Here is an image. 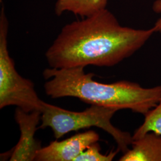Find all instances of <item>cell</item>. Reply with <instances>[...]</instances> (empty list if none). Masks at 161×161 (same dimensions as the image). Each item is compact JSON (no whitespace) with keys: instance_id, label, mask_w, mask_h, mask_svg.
I'll return each mask as SVG.
<instances>
[{"instance_id":"5b68a950","label":"cell","mask_w":161,"mask_h":161,"mask_svg":"<svg viewBox=\"0 0 161 161\" xmlns=\"http://www.w3.org/2000/svg\"><path fill=\"white\" fill-rule=\"evenodd\" d=\"M99 140V135L92 130L78 133L62 141L56 140L41 147L35 161H75L82 152Z\"/></svg>"},{"instance_id":"8fae6325","label":"cell","mask_w":161,"mask_h":161,"mask_svg":"<svg viewBox=\"0 0 161 161\" xmlns=\"http://www.w3.org/2000/svg\"><path fill=\"white\" fill-rule=\"evenodd\" d=\"M153 10L156 13H161V0H156L153 5ZM152 29L155 32H161V17L157 20Z\"/></svg>"},{"instance_id":"ba28073f","label":"cell","mask_w":161,"mask_h":161,"mask_svg":"<svg viewBox=\"0 0 161 161\" xmlns=\"http://www.w3.org/2000/svg\"><path fill=\"white\" fill-rule=\"evenodd\" d=\"M109 0H57L54 7L56 14L71 12L81 18L87 17L106 8Z\"/></svg>"},{"instance_id":"30bf717a","label":"cell","mask_w":161,"mask_h":161,"mask_svg":"<svg viewBox=\"0 0 161 161\" xmlns=\"http://www.w3.org/2000/svg\"><path fill=\"white\" fill-rule=\"evenodd\" d=\"M100 146L97 142L90 145L85 151L78 156L75 161H111L114 160L119 151L111 150L108 154H102L100 152Z\"/></svg>"},{"instance_id":"277c9868","label":"cell","mask_w":161,"mask_h":161,"mask_svg":"<svg viewBox=\"0 0 161 161\" xmlns=\"http://www.w3.org/2000/svg\"><path fill=\"white\" fill-rule=\"evenodd\" d=\"M0 12V109L15 106L26 112L40 111L43 102L31 80L19 74L8 50V21L2 1Z\"/></svg>"},{"instance_id":"3957f363","label":"cell","mask_w":161,"mask_h":161,"mask_svg":"<svg viewBox=\"0 0 161 161\" xmlns=\"http://www.w3.org/2000/svg\"><path fill=\"white\" fill-rule=\"evenodd\" d=\"M118 110L96 104L82 112L64 109L43 102L41 124L39 129L50 128L56 140L72 131L96 127L108 132L115 140L118 149L123 153L129 149L132 142V136L114 127L111 119Z\"/></svg>"},{"instance_id":"7a4b0ae2","label":"cell","mask_w":161,"mask_h":161,"mask_svg":"<svg viewBox=\"0 0 161 161\" xmlns=\"http://www.w3.org/2000/svg\"><path fill=\"white\" fill-rule=\"evenodd\" d=\"M84 67L47 68L43 76L47 95L52 98L71 97L90 104L119 110L130 109L145 115L161 98V86L144 88L136 82L121 80L111 84L93 80Z\"/></svg>"},{"instance_id":"52a82bcc","label":"cell","mask_w":161,"mask_h":161,"mask_svg":"<svg viewBox=\"0 0 161 161\" xmlns=\"http://www.w3.org/2000/svg\"><path fill=\"white\" fill-rule=\"evenodd\" d=\"M132 147L123 153L120 161H161V135L149 132L132 140Z\"/></svg>"},{"instance_id":"8992f818","label":"cell","mask_w":161,"mask_h":161,"mask_svg":"<svg viewBox=\"0 0 161 161\" xmlns=\"http://www.w3.org/2000/svg\"><path fill=\"white\" fill-rule=\"evenodd\" d=\"M14 117L19 127L20 137L10 154V161H35L38 151L42 147L40 142L35 138L41 121V112H26L17 108Z\"/></svg>"},{"instance_id":"6da1fadb","label":"cell","mask_w":161,"mask_h":161,"mask_svg":"<svg viewBox=\"0 0 161 161\" xmlns=\"http://www.w3.org/2000/svg\"><path fill=\"white\" fill-rule=\"evenodd\" d=\"M153 29L122 26L106 8L66 25L46 53L50 68L111 67L144 46Z\"/></svg>"},{"instance_id":"9c48e42d","label":"cell","mask_w":161,"mask_h":161,"mask_svg":"<svg viewBox=\"0 0 161 161\" xmlns=\"http://www.w3.org/2000/svg\"><path fill=\"white\" fill-rule=\"evenodd\" d=\"M149 132H153L161 135V98L155 107L150 110L144 115L143 124L134 131L132 140L143 136Z\"/></svg>"}]
</instances>
